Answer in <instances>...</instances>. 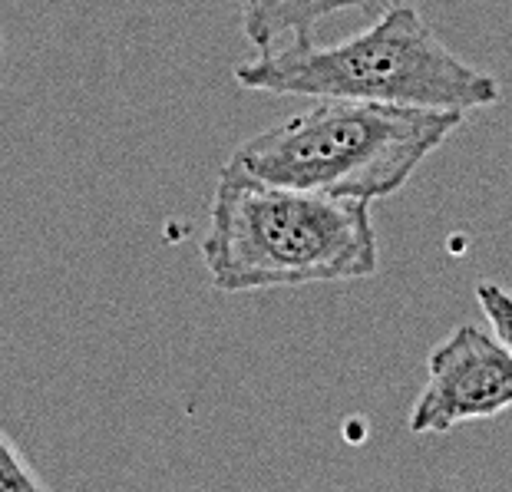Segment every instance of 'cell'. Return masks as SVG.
Returning <instances> with one entry per match:
<instances>
[{"instance_id": "6da1fadb", "label": "cell", "mask_w": 512, "mask_h": 492, "mask_svg": "<svg viewBox=\"0 0 512 492\" xmlns=\"http://www.w3.org/2000/svg\"><path fill=\"white\" fill-rule=\"evenodd\" d=\"M202 261L215 291L242 294L374 278L380 248L370 202L291 189L225 162Z\"/></svg>"}, {"instance_id": "7a4b0ae2", "label": "cell", "mask_w": 512, "mask_h": 492, "mask_svg": "<svg viewBox=\"0 0 512 492\" xmlns=\"http://www.w3.org/2000/svg\"><path fill=\"white\" fill-rule=\"evenodd\" d=\"M235 83L248 93L311 96V100H364L420 109L496 106L499 80L460 60L437 37L410 0L384 7L361 34L321 43H285L255 53L235 70Z\"/></svg>"}, {"instance_id": "3957f363", "label": "cell", "mask_w": 512, "mask_h": 492, "mask_svg": "<svg viewBox=\"0 0 512 492\" xmlns=\"http://www.w3.org/2000/svg\"><path fill=\"white\" fill-rule=\"evenodd\" d=\"M460 123L456 109L314 100L238 142L228 166L291 189L377 202L397 195Z\"/></svg>"}, {"instance_id": "277c9868", "label": "cell", "mask_w": 512, "mask_h": 492, "mask_svg": "<svg viewBox=\"0 0 512 492\" xmlns=\"http://www.w3.org/2000/svg\"><path fill=\"white\" fill-rule=\"evenodd\" d=\"M512 410V351L476 324H456L427 357V380L413 400L410 433H453Z\"/></svg>"}, {"instance_id": "5b68a950", "label": "cell", "mask_w": 512, "mask_h": 492, "mask_svg": "<svg viewBox=\"0 0 512 492\" xmlns=\"http://www.w3.org/2000/svg\"><path fill=\"white\" fill-rule=\"evenodd\" d=\"M394 4H403V0H238V17H242V34L255 53H268L285 43L314 40L324 20L344 10L374 14Z\"/></svg>"}, {"instance_id": "8992f818", "label": "cell", "mask_w": 512, "mask_h": 492, "mask_svg": "<svg viewBox=\"0 0 512 492\" xmlns=\"http://www.w3.org/2000/svg\"><path fill=\"white\" fill-rule=\"evenodd\" d=\"M476 304L489 321V331H493L499 341L512 351V291L503 288V284H496V281H479L476 284Z\"/></svg>"}, {"instance_id": "52a82bcc", "label": "cell", "mask_w": 512, "mask_h": 492, "mask_svg": "<svg viewBox=\"0 0 512 492\" xmlns=\"http://www.w3.org/2000/svg\"><path fill=\"white\" fill-rule=\"evenodd\" d=\"M47 483L37 476V469L27 463V456L17 450L7 433H0V492H37Z\"/></svg>"}, {"instance_id": "ba28073f", "label": "cell", "mask_w": 512, "mask_h": 492, "mask_svg": "<svg viewBox=\"0 0 512 492\" xmlns=\"http://www.w3.org/2000/svg\"><path fill=\"white\" fill-rule=\"evenodd\" d=\"M0 60H4V37H0Z\"/></svg>"}]
</instances>
